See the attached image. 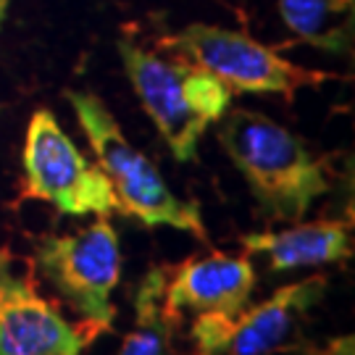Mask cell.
<instances>
[{
    "mask_svg": "<svg viewBox=\"0 0 355 355\" xmlns=\"http://www.w3.org/2000/svg\"><path fill=\"white\" fill-rule=\"evenodd\" d=\"M116 48L129 76V85L137 92L140 105L150 116L161 140L168 145L179 164H192L198 158V148L208 124L182 98L179 61H166L127 37L119 40Z\"/></svg>",
    "mask_w": 355,
    "mask_h": 355,
    "instance_id": "8",
    "label": "cell"
},
{
    "mask_svg": "<svg viewBox=\"0 0 355 355\" xmlns=\"http://www.w3.org/2000/svg\"><path fill=\"white\" fill-rule=\"evenodd\" d=\"M179 61V87L182 98L205 124H218L224 114L232 108V89L216 74L205 71L203 66H195L184 58Z\"/></svg>",
    "mask_w": 355,
    "mask_h": 355,
    "instance_id": "13",
    "label": "cell"
},
{
    "mask_svg": "<svg viewBox=\"0 0 355 355\" xmlns=\"http://www.w3.org/2000/svg\"><path fill=\"white\" fill-rule=\"evenodd\" d=\"M64 95L74 108L98 166L114 187L116 214L137 218L142 227H168L187 232L200 242L208 240L200 203L179 198L166 184L158 166L129 142L108 105L87 89H66Z\"/></svg>",
    "mask_w": 355,
    "mask_h": 355,
    "instance_id": "2",
    "label": "cell"
},
{
    "mask_svg": "<svg viewBox=\"0 0 355 355\" xmlns=\"http://www.w3.org/2000/svg\"><path fill=\"white\" fill-rule=\"evenodd\" d=\"M329 279L313 274L284 284L258 305H245L232 316L203 313L192 324L198 355H274L290 340L303 316L321 303Z\"/></svg>",
    "mask_w": 355,
    "mask_h": 355,
    "instance_id": "6",
    "label": "cell"
},
{
    "mask_svg": "<svg viewBox=\"0 0 355 355\" xmlns=\"http://www.w3.org/2000/svg\"><path fill=\"white\" fill-rule=\"evenodd\" d=\"M24 198L51 203L64 216H111L116 195L98 164H89L48 108H37L21 150Z\"/></svg>",
    "mask_w": 355,
    "mask_h": 355,
    "instance_id": "4",
    "label": "cell"
},
{
    "mask_svg": "<svg viewBox=\"0 0 355 355\" xmlns=\"http://www.w3.org/2000/svg\"><path fill=\"white\" fill-rule=\"evenodd\" d=\"M284 26L318 51L345 55L353 48L355 0H277Z\"/></svg>",
    "mask_w": 355,
    "mask_h": 355,
    "instance_id": "11",
    "label": "cell"
},
{
    "mask_svg": "<svg viewBox=\"0 0 355 355\" xmlns=\"http://www.w3.org/2000/svg\"><path fill=\"white\" fill-rule=\"evenodd\" d=\"M237 242L245 255H266L271 271L329 266L353 255L350 227L331 218L295 221V227L279 232H248Z\"/></svg>",
    "mask_w": 355,
    "mask_h": 355,
    "instance_id": "10",
    "label": "cell"
},
{
    "mask_svg": "<svg viewBox=\"0 0 355 355\" xmlns=\"http://www.w3.org/2000/svg\"><path fill=\"white\" fill-rule=\"evenodd\" d=\"M8 6H11V0H0V26H3L6 16H8Z\"/></svg>",
    "mask_w": 355,
    "mask_h": 355,
    "instance_id": "14",
    "label": "cell"
},
{
    "mask_svg": "<svg viewBox=\"0 0 355 355\" xmlns=\"http://www.w3.org/2000/svg\"><path fill=\"white\" fill-rule=\"evenodd\" d=\"M166 268H150L135 295V327L124 337L119 355H168L174 318L164 311Z\"/></svg>",
    "mask_w": 355,
    "mask_h": 355,
    "instance_id": "12",
    "label": "cell"
},
{
    "mask_svg": "<svg viewBox=\"0 0 355 355\" xmlns=\"http://www.w3.org/2000/svg\"><path fill=\"white\" fill-rule=\"evenodd\" d=\"M85 345V331L40 295L32 271L16 266L8 248H0V355H79Z\"/></svg>",
    "mask_w": 355,
    "mask_h": 355,
    "instance_id": "7",
    "label": "cell"
},
{
    "mask_svg": "<svg viewBox=\"0 0 355 355\" xmlns=\"http://www.w3.org/2000/svg\"><path fill=\"white\" fill-rule=\"evenodd\" d=\"M216 140L240 171L258 214L295 224L331 190L327 161L284 124L253 108H229Z\"/></svg>",
    "mask_w": 355,
    "mask_h": 355,
    "instance_id": "1",
    "label": "cell"
},
{
    "mask_svg": "<svg viewBox=\"0 0 355 355\" xmlns=\"http://www.w3.org/2000/svg\"><path fill=\"white\" fill-rule=\"evenodd\" d=\"M255 268L250 255L208 253L166 268L164 311L177 321L182 311L232 316L250 303Z\"/></svg>",
    "mask_w": 355,
    "mask_h": 355,
    "instance_id": "9",
    "label": "cell"
},
{
    "mask_svg": "<svg viewBox=\"0 0 355 355\" xmlns=\"http://www.w3.org/2000/svg\"><path fill=\"white\" fill-rule=\"evenodd\" d=\"M35 266L92 329L116 321L114 290L121 279V240L108 216L71 234H45L35 242Z\"/></svg>",
    "mask_w": 355,
    "mask_h": 355,
    "instance_id": "3",
    "label": "cell"
},
{
    "mask_svg": "<svg viewBox=\"0 0 355 355\" xmlns=\"http://www.w3.org/2000/svg\"><path fill=\"white\" fill-rule=\"evenodd\" d=\"M179 58L216 74L232 92H274L295 101L297 89L318 87L334 74L305 69L237 29L190 24L164 40Z\"/></svg>",
    "mask_w": 355,
    "mask_h": 355,
    "instance_id": "5",
    "label": "cell"
}]
</instances>
